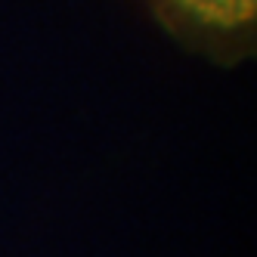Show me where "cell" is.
Wrapping results in <instances>:
<instances>
[{
	"label": "cell",
	"mask_w": 257,
	"mask_h": 257,
	"mask_svg": "<svg viewBox=\"0 0 257 257\" xmlns=\"http://www.w3.org/2000/svg\"><path fill=\"white\" fill-rule=\"evenodd\" d=\"M155 4H161L164 10L177 13L180 19L198 28L220 34L248 28L257 13V0H155Z\"/></svg>",
	"instance_id": "6da1fadb"
}]
</instances>
